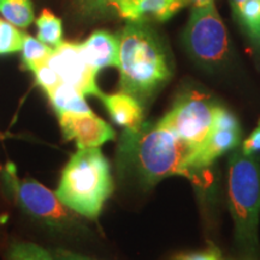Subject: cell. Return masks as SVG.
<instances>
[{"label": "cell", "mask_w": 260, "mask_h": 260, "mask_svg": "<svg viewBox=\"0 0 260 260\" xmlns=\"http://www.w3.org/2000/svg\"><path fill=\"white\" fill-rule=\"evenodd\" d=\"M81 51L96 73L105 68H117L119 61V37L106 30L94 31L80 44Z\"/></svg>", "instance_id": "7c38bea8"}, {"label": "cell", "mask_w": 260, "mask_h": 260, "mask_svg": "<svg viewBox=\"0 0 260 260\" xmlns=\"http://www.w3.org/2000/svg\"><path fill=\"white\" fill-rule=\"evenodd\" d=\"M191 0H118L117 14L129 22H167Z\"/></svg>", "instance_id": "8fae6325"}, {"label": "cell", "mask_w": 260, "mask_h": 260, "mask_svg": "<svg viewBox=\"0 0 260 260\" xmlns=\"http://www.w3.org/2000/svg\"><path fill=\"white\" fill-rule=\"evenodd\" d=\"M56 260H96L93 258H89V256L79 254V253H75L71 251H68V249H54L53 253H52Z\"/></svg>", "instance_id": "d4e9b609"}, {"label": "cell", "mask_w": 260, "mask_h": 260, "mask_svg": "<svg viewBox=\"0 0 260 260\" xmlns=\"http://www.w3.org/2000/svg\"><path fill=\"white\" fill-rule=\"evenodd\" d=\"M58 121L64 138L76 142L79 148L100 147L116 139L112 126L93 112L60 113Z\"/></svg>", "instance_id": "30bf717a"}, {"label": "cell", "mask_w": 260, "mask_h": 260, "mask_svg": "<svg viewBox=\"0 0 260 260\" xmlns=\"http://www.w3.org/2000/svg\"><path fill=\"white\" fill-rule=\"evenodd\" d=\"M119 37V88L144 105L174 74L170 52L146 22H129Z\"/></svg>", "instance_id": "7a4b0ae2"}, {"label": "cell", "mask_w": 260, "mask_h": 260, "mask_svg": "<svg viewBox=\"0 0 260 260\" xmlns=\"http://www.w3.org/2000/svg\"><path fill=\"white\" fill-rule=\"evenodd\" d=\"M38 39L44 44L54 48L63 42V25L60 18L48 10H44L37 19Z\"/></svg>", "instance_id": "e0dca14e"}, {"label": "cell", "mask_w": 260, "mask_h": 260, "mask_svg": "<svg viewBox=\"0 0 260 260\" xmlns=\"http://www.w3.org/2000/svg\"><path fill=\"white\" fill-rule=\"evenodd\" d=\"M31 73L34 74L37 83L46 92V94L60 83L58 74L47 63L39 65V67L31 70Z\"/></svg>", "instance_id": "7402d4cb"}, {"label": "cell", "mask_w": 260, "mask_h": 260, "mask_svg": "<svg viewBox=\"0 0 260 260\" xmlns=\"http://www.w3.org/2000/svg\"><path fill=\"white\" fill-rule=\"evenodd\" d=\"M0 15L17 28H27L35 19L31 0H0Z\"/></svg>", "instance_id": "2e32d148"}, {"label": "cell", "mask_w": 260, "mask_h": 260, "mask_svg": "<svg viewBox=\"0 0 260 260\" xmlns=\"http://www.w3.org/2000/svg\"><path fill=\"white\" fill-rule=\"evenodd\" d=\"M229 209L237 245L249 258L259 254L260 161L241 148L234 151L228 170Z\"/></svg>", "instance_id": "277c9868"}, {"label": "cell", "mask_w": 260, "mask_h": 260, "mask_svg": "<svg viewBox=\"0 0 260 260\" xmlns=\"http://www.w3.org/2000/svg\"><path fill=\"white\" fill-rule=\"evenodd\" d=\"M8 260H56L53 254L31 242H14L8 249Z\"/></svg>", "instance_id": "ffe728a7"}, {"label": "cell", "mask_w": 260, "mask_h": 260, "mask_svg": "<svg viewBox=\"0 0 260 260\" xmlns=\"http://www.w3.org/2000/svg\"><path fill=\"white\" fill-rule=\"evenodd\" d=\"M241 151L247 155H255L260 152V119L252 134L242 142Z\"/></svg>", "instance_id": "cb8c5ba5"}, {"label": "cell", "mask_w": 260, "mask_h": 260, "mask_svg": "<svg viewBox=\"0 0 260 260\" xmlns=\"http://www.w3.org/2000/svg\"><path fill=\"white\" fill-rule=\"evenodd\" d=\"M118 0H75L79 11L88 18L105 17L117 12Z\"/></svg>", "instance_id": "44dd1931"}, {"label": "cell", "mask_w": 260, "mask_h": 260, "mask_svg": "<svg viewBox=\"0 0 260 260\" xmlns=\"http://www.w3.org/2000/svg\"><path fill=\"white\" fill-rule=\"evenodd\" d=\"M241 142V126L237 118L225 107L218 106L210 134L195 159V171L199 174L210 168L223 154L239 147Z\"/></svg>", "instance_id": "9c48e42d"}, {"label": "cell", "mask_w": 260, "mask_h": 260, "mask_svg": "<svg viewBox=\"0 0 260 260\" xmlns=\"http://www.w3.org/2000/svg\"><path fill=\"white\" fill-rule=\"evenodd\" d=\"M211 2H214V0H191V6L205 5V4H209Z\"/></svg>", "instance_id": "484cf974"}, {"label": "cell", "mask_w": 260, "mask_h": 260, "mask_svg": "<svg viewBox=\"0 0 260 260\" xmlns=\"http://www.w3.org/2000/svg\"><path fill=\"white\" fill-rule=\"evenodd\" d=\"M52 107L57 116L60 113H89L93 112L84 95L70 84L61 82L47 93Z\"/></svg>", "instance_id": "9a60e30c"}, {"label": "cell", "mask_w": 260, "mask_h": 260, "mask_svg": "<svg viewBox=\"0 0 260 260\" xmlns=\"http://www.w3.org/2000/svg\"><path fill=\"white\" fill-rule=\"evenodd\" d=\"M183 42L189 56L203 67H219L226 59L230 51L229 35L216 3L191 6Z\"/></svg>", "instance_id": "5b68a950"}, {"label": "cell", "mask_w": 260, "mask_h": 260, "mask_svg": "<svg viewBox=\"0 0 260 260\" xmlns=\"http://www.w3.org/2000/svg\"><path fill=\"white\" fill-rule=\"evenodd\" d=\"M24 37L16 25L0 19V56L22 51Z\"/></svg>", "instance_id": "d6986e66"}, {"label": "cell", "mask_w": 260, "mask_h": 260, "mask_svg": "<svg viewBox=\"0 0 260 260\" xmlns=\"http://www.w3.org/2000/svg\"><path fill=\"white\" fill-rule=\"evenodd\" d=\"M197 149L159 122H144L122 133L117 170L122 180L147 189L168 177L197 175Z\"/></svg>", "instance_id": "6da1fadb"}, {"label": "cell", "mask_w": 260, "mask_h": 260, "mask_svg": "<svg viewBox=\"0 0 260 260\" xmlns=\"http://www.w3.org/2000/svg\"><path fill=\"white\" fill-rule=\"evenodd\" d=\"M218 106L210 95L198 90H188L177 98L158 122L199 153L210 134Z\"/></svg>", "instance_id": "52a82bcc"}, {"label": "cell", "mask_w": 260, "mask_h": 260, "mask_svg": "<svg viewBox=\"0 0 260 260\" xmlns=\"http://www.w3.org/2000/svg\"><path fill=\"white\" fill-rule=\"evenodd\" d=\"M53 48L41 42L30 35H25L23 47H22V59L28 70H32L39 65L47 63Z\"/></svg>", "instance_id": "ac0fdd59"}, {"label": "cell", "mask_w": 260, "mask_h": 260, "mask_svg": "<svg viewBox=\"0 0 260 260\" xmlns=\"http://www.w3.org/2000/svg\"><path fill=\"white\" fill-rule=\"evenodd\" d=\"M113 191L107 160L99 147L79 148L67 162L56 195L73 212L95 219Z\"/></svg>", "instance_id": "3957f363"}, {"label": "cell", "mask_w": 260, "mask_h": 260, "mask_svg": "<svg viewBox=\"0 0 260 260\" xmlns=\"http://www.w3.org/2000/svg\"><path fill=\"white\" fill-rule=\"evenodd\" d=\"M99 98L117 125L134 129L144 123V105L130 94L121 90L115 94L103 93Z\"/></svg>", "instance_id": "4fadbf2b"}, {"label": "cell", "mask_w": 260, "mask_h": 260, "mask_svg": "<svg viewBox=\"0 0 260 260\" xmlns=\"http://www.w3.org/2000/svg\"><path fill=\"white\" fill-rule=\"evenodd\" d=\"M171 260H224L218 249L214 246H210L209 248L204 249L200 252H190V253H181V254L175 255Z\"/></svg>", "instance_id": "603a6c76"}, {"label": "cell", "mask_w": 260, "mask_h": 260, "mask_svg": "<svg viewBox=\"0 0 260 260\" xmlns=\"http://www.w3.org/2000/svg\"><path fill=\"white\" fill-rule=\"evenodd\" d=\"M2 176L9 193L29 216L54 230L67 232L73 229L71 210L60 203L56 193L31 178L19 180L12 164L6 165Z\"/></svg>", "instance_id": "8992f818"}, {"label": "cell", "mask_w": 260, "mask_h": 260, "mask_svg": "<svg viewBox=\"0 0 260 260\" xmlns=\"http://www.w3.org/2000/svg\"><path fill=\"white\" fill-rule=\"evenodd\" d=\"M235 22L249 44L260 51V0H229Z\"/></svg>", "instance_id": "5bb4252c"}, {"label": "cell", "mask_w": 260, "mask_h": 260, "mask_svg": "<svg viewBox=\"0 0 260 260\" xmlns=\"http://www.w3.org/2000/svg\"><path fill=\"white\" fill-rule=\"evenodd\" d=\"M47 64L58 74L61 82L77 88L84 96L99 98L103 94L96 83L98 73L84 59L80 44L63 41L53 48Z\"/></svg>", "instance_id": "ba28073f"}]
</instances>
